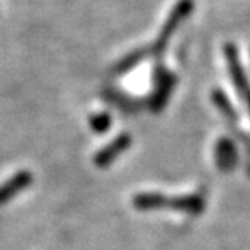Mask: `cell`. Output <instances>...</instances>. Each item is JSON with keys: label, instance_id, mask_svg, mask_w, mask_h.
<instances>
[{"label": "cell", "instance_id": "obj_1", "mask_svg": "<svg viewBox=\"0 0 250 250\" xmlns=\"http://www.w3.org/2000/svg\"><path fill=\"white\" fill-rule=\"evenodd\" d=\"M192 10H193V0H179L176 3V7L172 8L171 15H169L167 21L164 23L156 42H154L153 51H151L153 54H161L164 49H166L169 39H171L172 34L176 33L177 26L188 17L190 13H192Z\"/></svg>", "mask_w": 250, "mask_h": 250}, {"label": "cell", "instance_id": "obj_9", "mask_svg": "<svg viewBox=\"0 0 250 250\" xmlns=\"http://www.w3.org/2000/svg\"><path fill=\"white\" fill-rule=\"evenodd\" d=\"M89 127L96 133H104L111 127V117H109V114H98L89 121Z\"/></svg>", "mask_w": 250, "mask_h": 250}, {"label": "cell", "instance_id": "obj_7", "mask_svg": "<svg viewBox=\"0 0 250 250\" xmlns=\"http://www.w3.org/2000/svg\"><path fill=\"white\" fill-rule=\"evenodd\" d=\"M167 197H164L161 193H153V192H145L135 195L133 198V207L138 209H154V208H164L166 207Z\"/></svg>", "mask_w": 250, "mask_h": 250}, {"label": "cell", "instance_id": "obj_4", "mask_svg": "<svg viewBox=\"0 0 250 250\" xmlns=\"http://www.w3.org/2000/svg\"><path fill=\"white\" fill-rule=\"evenodd\" d=\"M176 83V77L172 73H167L164 70H158L156 73V91L151 99V109L153 111H161L166 106L169 96H171L172 86Z\"/></svg>", "mask_w": 250, "mask_h": 250}, {"label": "cell", "instance_id": "obj_10", "mask_svg": "<svg viewBox=\"0 0 250 250\" xmlns=\"http://www.w3.org/2000/svg\"><path fill=\"white\" fill-rule=\"evenodd\" d=\"M143 57H145V54H143V52H135V54H132V56H128L127 59H124L122 63L119 65L117 72H119V73H122V72H127V70H130V68H133L135 65H137L140 61H142Z\"/></svg>", "mask_w": 250, "mask_h": 250}, {"label": "cell", "instance_id": "obj_5", "mask_svg": "<svg viewBox=\"0 0 250 250\" xmlns=\"http://www.w3.org/2000/svg\"><path fill=\"white\" fill-rule=\"evenodd\" d=\"M33 176L29 171H20L18 174H15L13 177H10L7 182L0 187V205L10 202L18 192H21L26 187L31 186Z\"/></svg>", "mask_w": 250, "mask_h": 250}, {"label": "cell", "instance_id": "obj_6", "mask_svg": "<svg viewBox=\"0 0 250 250\" xmlns=\"http://www.w3.org/2000/svg\"><path fill=\"white\" fill-rule=\"evenodd\" d=\"M214 158H216V164L223 171H229L236 166L237 163V149L229 138L218 140L216 149H214Z\"/></svg>", "mask_w": 250, "mask_h": 250}, {"label": "cell", "instance_id": "obj_8", "mask_svg": "<svg viewBox=\"0 0 250 250\" xmlns=\"http://www.w3.org/2000/svg\"><path fill=\"white\" fill-rule=\"evenodd\" d=\"M213 101L219 109H221V112L226 114L228 117H231V119L236 117V112H234V109L231 107V104H229V101H228L226 94H224L223 91L214 89V91H213Z\"/></svg>", "mask_w": 250, "mask_h": 250}, {"label": "cell", "instance_id": "obj_2", "mask_svg": "<svg viewBox=\"0 0 250 250\" xmlns=\"http://www.w3.org/2000/svg\"><path fill=\"white\" fill-rule=\"evenodd\" d=\"M224 54H226V61H228V67H229V73H231L232 83L236 84L241 98L246 101L249 111H250V83L244 73V68L239 61V54L237 49L234 44H226L224 47Z\"/></svg>", "mask_w": 250, "mask_h": 250}, {"label": "cell", "instance_id": "obj_3", "mask_svg": "<svg viewBox=\"0 0 250 250\" xmlns=\"http://www.w3.org/2000/svg\"><path fill=\"white\" fill-rule=\"evenodd\" d=\"M130 143H132V137H130L128 133L119 135V137L114 138L106 148H103L101 151H98V154L94 156V163H96V166H99V167L109 166L112 161H116V158L119 156V154H122L125 149L130 146Z\"/></svg>", "mask_w": 250, "mask_h": 250}]
</instances>
